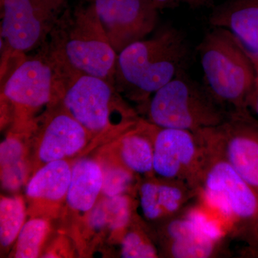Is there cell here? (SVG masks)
<instances>
[{
  "label": "cell",
  "instance_id": "21",
  "mask_svg": "<svg viewBox=\"0 0 258 258\" xmlns=\"http://www.w3.org/2000/svg\"><path fill=\"white\" fill-rule=\"evenodd\" d=\"M25 206L18 197L2 198L0 202V242L8 247L18 238L25 223Z\"/></svg>",
  "mask_w": 258,
  "mask_h": 258
},
{
  "label": "cell",
  "instance_id": "10",
  "mask_svg": "<svg viewBox=\"0 0 258 258\" xmlns=\"http://www.w3.org/2000/svg\"><path fill=\"white\" fill-rule=\"evenodd\" d=\"M154 127V172L184 181L197 191L208 157L201 136L183 129Z\"/></svg>",
  "mask_w": 258,
  "mask_h": 258
},
{
  "label": "cell",
  "instance_id": "23",
  "mask_svg": "<svg viewBox=\"0 0 258 258\" xmlns=\"http://www.w3.org/2000/svg\"><path fill=\"white\" fill-rule=\"evenodd\" d=\"M103 171L102 193L105 198L125 195L132 188L135 179V174L123 164L108 166L103 169Z\"/></svg>",
  "mask_w": 258,
  "mask_h": 258
},
{
  "label": "cell",
  "instance_id": "13",
  "mask_svg": "<svg viewBox=\"0 0 258 258\" xmlns=\"http://www.w3.org/2000/svg\"><path fill=\"white\" fill-rule=\"evenodd\" d=\"M148 179L139 188L140 205L144 217L151 221L169 220L179 215L198 191L184 181Z\"/></svg>",
  "mask_w": 258,
  "mask_h": 258
},
{
  "label": "cell",
  "instance_id": "7",
  "mask_svg": "<svg viewBox=\"0 0 258 258\" xmlns=\"http://www.w3.org/2000/svg\"><path fill=\"white\" fill-rule=\"evenodd\" d=\"M68 0H1L3 62L39 49L48 38Z\"/></svg>",
  "mask_w": 258,
  "mask_h": 258
},
{
  "label": "cell",
  "instance_id": "17",
  "mask_svg": "<svg viewBox=\"0 0 258 258\" xmlns=\"http://www.w3.org/2000/svg\"><path fill=\"white\" fill-rule=\"evenodd\" d=\"M103 171L96 161L83 159L72 166L71 183L66 201L70 208L79 212L91 211L102 193Z\"/></svg>",
  "mask_w": 258,
  "mask_h": 258
},
{
  "label": "cell",
  "instance_id": "15",
  "mask_svg": "<svg viewBox=\"0 0 258 258\" xmlns=\"http://www.w3.org/2000/svg\"><path fill=\"white\" fill-rule=\"evenodd\" d=\"M210 23L229 30L249 53L258 56V0H227L212 11Z\"/></svg>",
  "mask_w": 258,
  "mask_h": 258
},
{
  "label": "cell",
  "instance_id": "2",
  "mask_svg": "<svg viewBox=\"0 0 258 258\" xmlns=\"http://www.w3.org/2000/svg\"><path fill=\"white\" fill-rule=\"evenodd\" d=\"M189 55L181 32L171 27L163 28L151 38L134 42L118 54L115 88L132 101L148 102L184 71Z\"/></svg>",
  "mask_w": 258,
  "mask_h": 258
},
{
  "label": "cell",
  "instance_id": "19",
  "mask_svg": "<svg viewBox=\"0 0 258 258\" xmlns=\"http://www.w3.org/2000/svg\"><path fill=\"white\" fill-rule=\"evenodd\" d=\"M132 202L128 195L105 198L89 212L88 225L93 230L108 229L118 232L126 228L132 221Z\"/></svg>",
  "mask_w": 258,
  "mask_h": 258
},
{
  "label": "cell",
  "instance_id": "8",
  "mask_svg": "<svg viewBox=\"0 0 258 258\" xmlns=\"http://www.w3.org/2000/svg\"><path fill=\"white\" fill-rule=\"evenodd\" d=\"M60 73L55 61L42 47L35 55L25 56L7 78L2 96L18 115L32 114L59 102Z\"/></svg>",
  "mask_w": 258,
  "mask_h": 258
},
{
  "label": "cell",
  "instance_id": "1",
  "mask_svg": "<svg viewBox=\"0 0 258 258\" xmlns=\"http://www.w3.org/2000/svg\"><path fill=\"white\" fill-rule=\"evenodd\" d=\"M42 47L62 71L115 83L118 53L90 3L66 8Z\"/></svg>",
  "mask_w": 258,
  "mask_h": 258
},
{
  "label": "cell",
  "instance_id": "25",
  "mask_svg": "<svg viewBox=\"0 0 258 258\" xmlns=\"http://www.w3.org/2000/svg\"><path fill=\"white\" fill-rule=\"evenodd\" d=\"M158 9L167 8L179 4L188 5L191 8H200L208 7L214 3V0H152Z\"/></svg>",
  "mask_w": 258,
  "mask_h": 258
},
{
  "label": "cell",
  "instance_id": "27",
  "mask_svg": "<svg viewBox=\"0 0 258 258\" xmlns=\"http://www.w3.org/2000/svg\"><path fill=\"white\" fill-rule=\"evenodd\" d=\"M83 1L86 2V3H89L91 0H83Z\"/></svg>",
  "mask_w": 258,
  "mask_h": 258
},
{
  "label": "cell",
  "instance_id": "4",
  "mask_svg": "<svg viewBox=\"0 0 258 258\" xmlns=\"http://www.w3.org/2000/svg\"><path fill=\"white\" fill-rule=\"evenodd\" d=\"M206 147L208 157L197 189L199 198L231 232L258 244V193L221 156Z\"/></svg>",
  "mask_w": 258,
  "mask_h": 258
},
{
  "label": "cell",
  "instance_id": "9",
  "mask_svg": "<svg viewBox=\"0 0 258 258\" xmlns=\"http://www.w3.org/2000/svg\"><path fill=\"white\" fill-rule=\"evenodd\" d=\"M198 133L258 193V120L249 110L231 112L222 124Z\"/></svg>",
  "mask_w": 258,
  "mask_h": 258
},
{
  "label": "cell",
  "instance_id": "11",
  "mask_svg": "<svg viewBox=\"0 0 258 258\" xmlns=\"http://www.w3.org/2000/svg\"><path fill=\"white\" fill-rule=\"evenodd\" d=\"M95 13L117 53L143 40L155 28L158 8L152 0H91Z\"/></svg>",
  "mask_w": 258,
  "mask_h": 258
},
{
  "label": "cell",
  "instance_id": "18",
  "mask_svg": "<svg viewBox=\"0 0 258 258\" xmlns=\"http://www.w3.org/2000/svg\"><path fill=\"white\" fill-rule=\"evenodd\" d=\"M71 174L72 167L66 160L46 163L28 181L25 193L35 201L59 203L66 198Z\"/></svg>",
  "mask_w": 258,
  "mask_h": 258
},
{
  "label": "cell",
  "instance_id": "20",
  "mask_svg": "<svg viewBox=\"0 0 258 258\" xmlns=\"http://www.w3.org/2000/svg\"><path fill=\"white\" fill-rule=\"evenodd\" d=\"M0 161L3 187L8 191H16L23 185L27 173L25 149L20 139L8 137L2 142Z\"/></svg>",
  "mask_w": 258,
  "mask_h": 258
},
{
  "label": "cell",
  "instance_id": "24",
  "mask_svg": "<svg viewBox=\"0 0 258 258\" xmlns=\"http://www.w3.org/2000/svg\"><path fill=\"white\" fill-rule=\"evenodd\" d=\"M121 256L124 258H154L158 257L157 249L142 231L133 229L123 235Z\"/></svg>",
  "mask_w": 258,
  "mask_h": 258
},
{
  "label": "cell",
  "instance_id": "16",
  "mask_svg": "<svg viewBox=\"0 0 258 258\" xmlns=\"http://www.w3.org/2000/svg\"><path fill=\"white\" fill-rule=\"evenodd\" d=\"M154 127L153 123L138 120L119 137L121 164L135 174L154 175Z\"/></svg>",
  "mask_w": 258,
  "mask_h": 258
},
{
  "label": "cell",
  "instance_id": "3",
  "mask_svg": "<svg viewBox=\"0 0 258 258\" xmlns=\"http://www.w3.org/2000/svg\"><path fill=\"white\" fill-rule=\"evenodd\" d=\"M205 87L229 111L249 110L255 69L248 51L229 30L215 28L198 47Z\"/></svg>",
  "mask_w": 258,
  "mask_h": 258
},
{
  "label": "cell",
  "instance_id": "5",
  "mask_svg": "<svg viewBox=\"0 0 258 258\" xmlns=\"http://www.w3.org/2000/svg\"><path fill=\"white\" fill-rule=\"evenodd\" d=\"M147 111L149 121L157 126L195 133L222 124L231 113L184 71L152 95Z\"/></svg>",
  "mask_w": 258,
  "mask_h": 258
},
{
  "label": "cell",
  "instance_id": "26",
  "mask_svg": "<svg viewBox=\"0 0 258 258\" xmlns=\"http://www.w3.org/2000/svg\"><path fill=\"white\" fill-rule=\"evenodd\" d=\"M249 54L254 63L256 76L253 92H252V96L249 100V109L252 108L258 115V56L252 55L249 52Z\"/></svg>",
  "mask_w": 258,
  "mask_h": 258
},
{
  "label": "cell",
  "instance_id": "12",
  "mask_svg": "<svg viewBox=\"0 0 258 258\" xmlns=\"http://www.w3.org/2000/svg\"><path fill=\"white\" fill-rule=\"evenodd\" d=\"M40 140L37 155L43 164L66 160L86 147L91 137L88 131L75 119L60 103L51 107Z\"/></svg>",
  "mask_w": 258,
  "mask_h": 258
},
{
  "label": "cell",
  "instance_id": "6",
  "mask_svg": "<svg viewBox=\"0 0 258 258\" xmlns=\"http://www.w3.org/2000/svg\"><path fill=\"white\" fill-rule=\"evenodd\" d=\"M60 70L59 103L91 136L121 133L137 123H112L115 112L135 113L120 98L115 83L90 75Z\"/></svg>",
  "mask_w": 258,
  "mask_h": 258
},
{
  "label": "cell",
  "instance_id": "22",
  "mask_svg": "<svg viewBox=\"0 0 258 258\" xmlns=\"http://www.w3.org/2000/svg\"><path fill=\"white\" fill-rule=\"evenodd\" d=\"M48 230V222L44 219L33 218L25 222L16 240L15 257H38Z\"/></svg>",
  "mask_w": 258,
  "mask_h": 258
},
{
  "label": "cell",
  "instance_id": "14",
  "mask_svg": "<svg viewBox=\"0 0 258 258\" xmlns=\"http://www.w3.org/2000/svg\"><path fill=\"white\" fill-rule=\"evenodd\" d=\"M165 254L174 258H206L216 256L222 243L203 235L182 212L169 219L162 228Z\"/></svg>",
  "mask_w": 258,
  "mask_h": 258
}]
</instances>
